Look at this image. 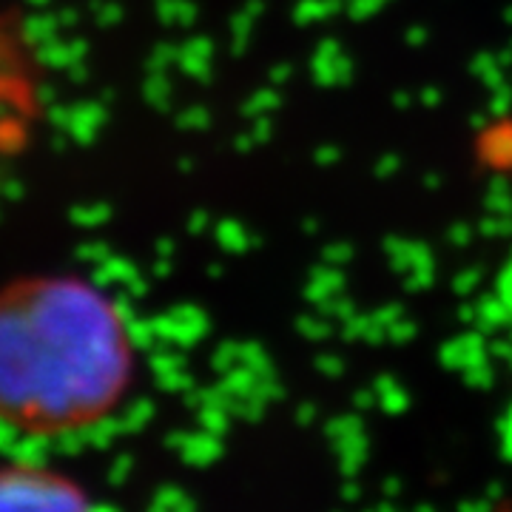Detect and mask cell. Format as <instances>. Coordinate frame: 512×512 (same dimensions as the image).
I'll return each mask as SVG.
<instances>
[{"mask_svg": "<svg viewBox=\"0 0 512 512\" xmlns=\"http://www.w3.org/2000/svg\"><path fill=\"white\" fill-rule=\"evenodd\" d=\"M134 379V342L111 296L77 276L0 288V424L69 436L117 410Z\"/></svg>", "mask_w": 512, "mask_h": 512, "instance_id": "6da1fadb", "label": "cell"}, {"mask_svg": "<svg viewBox=\"0 0 512 512\" xmlns=\"http://www.w3.org/2000/svg\"><path fill=\"white\" fill-rule=\"evenodd\" d=\"M501 291H504V302H507V308H510V313H512V256H510V265H507V271H504Z\"/></svg>", "mask_w": 512, "mask_h": 512, "instance_id": "3957f363", "label": "cell"}, {"mask_svg": "<svg viewBox=\"0 0 512 512\" xmlns=\"http://www.w3.org/2000/svg\"><path fill=\"white\" fill-rule=\"evenodd\" d=\"M86 490L63 473L40 464H0V510H80Z\"/></svg>", "mask_w": 512, "mask_h": 512, "instance_id": "7a4b0ae2", "label": "cell"}]
</instances>
